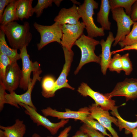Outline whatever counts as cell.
<instances>
[{"mask_svg": "<svg viewBox=\"0 0 137 137\" xmlns=\"http://www.w3.org/2000/svg\"><path fill=\"white\" fill-rule=\"evenodd\" d=\"M0 28L13 49L20 50L24 47L28 46L32 39L29 23L27 22L21 25L14 21L4 25H1Z\"/></svg>", "mask_w": 137, "mask_h": 137, "instance_id": "1", "label": "cell"}, {"mask_svg": "<svg viewBox=\"0 0 137 137\" xmlns=\"http://www.w3.org/2000/svg\"><path fill=\"white\" fill-rule=\"evenodd\" d=\"M98 3L94 0H85L78 7V13L85 26L87 36L92 38L105 35L103 29L97 27L94 22V10L98 8Z\"/></svg>", "mask_w": 137, "mask_h": 137, "instance_id": "2", "label": "cell"}, {"mask_svg": "<svg viewBox=\"0 0 137 137\" xmlns=\"http://www.w3.org/2000/svg\"><path fill=\"white\" fill-rule=\"evenodd\" d=\"M100 42L93 38L83 35L75 42L74 45L80 49L81 57L79 64L74 72L77 74L82 66L87 63L92 62L100 64V58L94 52L96 46Z\"/></svg>", "mask_w": 137, "mask_h": 137, "instance_id": "3", "label": "cell"}, {"mask_svg": "<svg viewBox=\"0 0 137 137\" xmlns=\"http://www.w3.org/2000/svg\"><path fill=\"white\" fill-rule=\"evenodd\" d=\"M33 26L40 35V42L37 44L38 50L51 42H57L60 44L62 35L63 25L59 22H55L52 25L47 26L35 22Z\"/></svg>", "mask_w": 137, "mask_h": 137, "instance_id": "4", "label": "cell"}, {"mask_svg": "<svg viewBox=\"0 0 137 137\" xmlns=\"http://www.w3.org/2000/svg\"><path fill=\"white\" fill-rule=\"evenodd\" d=\"M19 106L25 109V113L29 116L33 123L37 126H42L46 128L52 135L56 134L59 130L63 127L69 121V119H61L59 122L54 123L39 113L37 109L22 103L20 104Z\"/></svg>", "mask_w": 137, "mask_h": 137, "instance_id": "5", "label": "cell"}, {"mask_svg": "<svg viewBox=\"0 0 137 137\" xmlns=\"http://www.w3.org/2000/svg\"><path fill=\"white\" fill-rule=\"evenodd\" d=\"M111 11L112 18L117 24V33L113 45L115 46L119 42L123 40L129 33L131 27L135 22L130 15L126 14L123 8H116Z\"/></svg>", "mask_w": 137, "mask_h": 137, "instance_id": "6", "label": "cell"}, {"mask_svg": "<svg viewBox=\"0 0 137 137\" xmlns=\"http://www.w3.org/2000/svg\"><path fill=\"white\" fill-rule=\"evenodd\" d=\"M77 91L83 97H90L95 101L96 104L102 109L111 110L112 114L118 112V107L115 106L114 100L108 98L104 94L93 90L86 83H82Z\"/></svg>", "mask_w": 137, "mask_h": 137, "instance_id": "7", "label": "cell"}, {"mask_svg": "<svg viewBox=\"0 0 137 137\" xmlns=\"http://www.w3.org/2000/svg\"><path fill=\"white\" fill-rule=\"evenodd\" d=\"M40 77L39 75L35 73L31 83L29 85L28 89L24 93L21 95L17 94L14 91L9 94L6 93L5 96V104H8L17 108H19V104L22 103L27 105L36 109L31 98L32 91L36 82L40 81Z\"/></svg>", "mask_w": 137, "mask_h": 137, "instance_id": "8", "label": "cell"}, {"mask_svg": "<svg viewBox=\"0 0 137 137\" xmlns=\"http://www.w3.org/2000/svg\"><path fill=\"white\" fill-rule=\"evenodd\" d=\"M104 94L109 98L113 97H124L126 101L137 98V78H126L123 81L117 83L110 93Z\"/></svg>", "mask_w": 137, "mask_h": 137, "instance_id": "9", "label": "cell"}, {"mask_svg": "<svg viewBox=\"0 0 137 137\" xmlns=\"http://www.w3.org/2000/svg\"><path fill=\"white\" fill-rule=\"evenodd\" d=\"M90 115L95 119L107 129L113 137H119L116 131L112 127V123H113L117 127V119L111 116L108 111L105 110L95 103H93L88 107Z\"/></svg>", "mask_w": 137, "mask_h": 137, "instance_id": "10", "label": "cell"}, {"mask_svg": "<svg viewBox=\"0 0 137 137\" xmlns=\"http://www.w3.org/2000/svg\"><path fill=\"white\" fill-rule=\"evenodd\" d=\"M85 26L82 22L80 21L77 24H65L62 28V35L60 44L62 47L69 50L72 48L76 41L83 35Z\"/></svg>", "mask_w": 137, "mask_h": 137, "instance_id": "11", "label": "cell"}, {"mask_svg": "<svg viewBox=\"0 0 137 137\" xmlns=\"http://www.w3.org/2000/svg\"><path fill=\"white\" fill-rule=\"evenodd\" d=\"M41 111L45 117L50 116L56 117L58 119H73L80 120L82 122L90 115V113L89 108L87 107L81 108L77 111L66 109L65 112L58 111L50 107H48L42 109Z\"/></svg>", "mask_w": 137, "mask_h": 137, "instance_id": "12", "label": "cell"}, {"mask_svg": "<svg viewBox=\"0 0 137 137\" xmlns=\"http://www.w3.org/2000/svg\"><path fill=\"white\" fill-rule=\"evenodd\" d=\"M21 75V70L17 62H12L7 68L4 78L0 83L6 90L11 93L19 87Z\"/></svg>", "mask_w": 137, "mask_h": 137, "instance_id": "13", "label": "cell"}, {"mask_svg": "<svg viewBox=\"0 0 137 137\" xmlns=\"http://www.w3.org/2000/svg\"><path fill=\"white\" fill-rule=\"evenodd\" d=\"M20 55L22 59V67L21 70V75L19 87L24 91H27L28 86L31 83L32 79L30 77L31 73L34 68V62L29 58L25 46L20 50Z\"/></svg>", "mask_w": 137, "mask_h": 137, "instance_id": "14", "label": "cell"}, {"mask_svg": "<svg viewBox=\"0 0 137 137\" xmlns=\"http://www.w3.org/2000/svg\"><path fill=\"white\" fill-rule=\"evenodd\" d=\"M62 48L64 56L65 63L60 75L56 80L55 92L63 88H68L73 90H75L74 88L68 84L67 79L73 60L74 53L72 50H69L65 47H62Z\"/></svg>", "mask_w": 137, "mask_h": 137, "instance_id": "15", "label": "cell"}, {"mask_svg": "<svg viewBox=\"0 0 137 137\" xmlns=\"http://www.w3.org/2000/svg\"><path fill=\"white\" fill-rule=\"evenodd\" d=\"M115 38L113 33L110 31L106 40L102 39L100 42L102 48L101 53L99 56L100 58V64L101 72L104 75H106L112 58L110 50L112 44Z\"/></svg>", "mask_w": 137, "mask_h": 137, "instance_id": "16", "label": "cell"}, {"mask_svg": "<svg viewBox=\"0 0 137 137\" xmlns=\"http://www.w3.org/2000/svg\"><path fill=\"white\" fill-rule=\"evenodd\" d=\"M78 7L75 4L69 8H63L54 19L55 22H58L62 25L69 24L75 25L80 21V18L78 13Z\"/></svg>", "mask_w": 137, "mask_h": 137, "instance_id": "17", "label": "cell"}, {"mask_svg": "<svg viewBox=\"0 0 137 137\" xmlns=\"http://www.w3.org/2000/svg\"><path fill=\"white\" fill-rule=\"evenodd\" d=\"M111 8L109 0H101L100 9L97 14V21L104 30H110L111 23L109 16Z\"/></svg>", "mask_w": 137, "mask_h": 137, "instance_id": "18", "label": "cell"}, {"mask_svg": "<svg viewBox=\"0 0 137 137\" xmlns=\"http://www.w3.org/2000/svg\"><path fill=\"white\" fill-rule=\"evenodd\" d=\"M0 129L7 137H23L26 126L23 121L17 119L13 125L7 126L0 125Z\"/></svg>", "mask_w": 137, "mask_h": 137, "instance_id": "19", "label": "cell"}, {"mask_svg": "<svg viewBox=\"0 0 137 137\" xmlns=\"http://www.w3.org/2000/svg\"><path fill=\"white\" fill-rule=\"evenodd\" d=\"M33 0H18L16 12L19 19L22 21L31 16L34 13L32 6Z\"/></svg>", "mask_w": 137, "mask_h": 137, "instance_id": "20", "label": "cell"}, {"mask_svg": "<svg viewBox=\"0 0 137 137\" xmlns=\"http://www.w3.org/2000/svg\"><path fill=\"white\" fill-rule=\"evenodd\" d=\"M5 35L0 30V52L7 56L12 62H17L21 59L20 54L18 53L17 50L10 47L7 45L5 39Z\"/></svg>", "mask_w": 137, "mask_h": 137, "instance_id": "21", "label": "cell"}, {"mask_svg": "<svg viewBox=\"0 0 137 137\" xmlns=\"http://www.w3.org/2000/svg\"><path fill=\"white\" fill-rule=\"evenodd\" d=\"M56 81L54 77L50 75L45 76L41 83L42 96L46 98L53 97L55 95Z\"/></svg>", "mask_w": 137, "mask_h": 137, "instance_id": "22", "label": "cell"}, {"mask_svg": "<svg viewBox=\"0 0 137 137\" xmlns=\"http://www.w3.org/2000/svg\"><path fill=\"white\" fill-rule=\"evenodd\" d=\"M17 0H13L6 7L0 20L1 25H4L15 21L19 20L16 12Z\"/></svg>", "mask_w": 137, "mask_h": 137, "instance_id": "23", "label": "cell"}, {"mask_svg": "<svg viewBox=\"0 0 137 137\" xmlns=\"http://www.w3.org/2000/svg\"><path fill=\"white\" fill-rule=\"evenodd\" d=\"M117 119V127L119 130L121 131L123 128L125 129V133L128 134L131 133L133 130L137 127V121L131 122L125 120L120 116L118 112L112 115Z\"/></svg>", "mask_w": 137, "mask_h": 137, "instance_id": "24", "label": "cell"}, {"mask_svg": "<svg viewBox=\"0 0 137 137\" xmlns=\"http://www.w3.org/2000/svg\"><path fill=\"white\" fill-rule=\"evenodd\" d=\"M136 0H110L109 3L111 10L118 8H124L125 12L130 15L132 10V6Z\"/></svg>", "mask_w": 137, "mask_h": 137, "instance_id": "25", "label": "cell"}, {"mask_svg": "<svg viewBox=\"0 0 137 137\" xmlns=\"http://www.w3.org/2000/svg\"><path fill=\"white\" fill-rule=\"evenodd\" d=\"M118 44L122 48L126 46H131L137 44V21L133 25L132 30L122 41Z\"/></svg>", "mask_w": 137, "mask_h": 137, "instance_id": "26", "label": "cell"}, {"mask_svg": "<svg viewBox=\"0 0 137 137\" xmlns=\"http://www.w3.org/2000/svg\"><path fill=\"white\" fill-rule=\"evenodd\" d=\"M92 118L90 115L87 116L82 122L83 123L100 132L104 135L112 137L107 132L106 129L97 121Z\"/></svg>", "mask_w": 137, "mask_h": 137, "instance_id": "27", "label": "cell"}, {"mask_svg": "<svg viewBox=\"0 0 137 137\" xmlns=\"http://www.w3.org/2000/svg\"><path fill=\"white\" fill-rule=\"evenodd\" d=\"M122 56L118 53L115 54L109 64L108 68L112 72L116 71L118 73H120L123 70L121 60Z\"/></svg>", "mask_w": 137, "mask_h": 137, "instance_id": "28", "label": "cell"}, {"mask_svg": "<svg viewBox=\"0 0 137 137\" xmlns=\"http://www.w3.org/2000/svg\"><path fill=\"white\" fill-rule=\"evenodd\" d=\"M53 0H38L36 6L33 8L37 18L40 17L45 9L52 6Z\"/></svg>", "mask_w": 137, "mask_h": 137, "instance_id": "29", "label": "cell"}, {"mask_svg": "<svg viewBox=\"0 0 137 137\" xmlns=\"http://www.w3.org/2000/svg\"><path fill=\"white\" fill-rule=\"evenodd\" d=\"M11 63L7 56L0 52V81L4 79L7 68Z\"/></svg>", "mask_w": 137, "mask_h": 137, "instance_id": "30", "label": "cell"}, {"mask_svg": "<svg viewBox=\"0 0 137 137\" xmlns=\"http://www.w3.org/2000/svg\"><path fill=\"white\" fill-rule=\"evenodd\" d=\"M123 70L126 75H129L133 70L132 62L129 58L128 53L125 54L121 57Z\"/></svg>", "mask_w": 137, "mask_h": 137, "instance_id": "31", "label": "cell"}, {"mask_svg": "<svg viewBox=\"0 0 137 137\" xmlns=\"http://www.w3.org/2000/svg\"><path fill=\"white\" fill-rule=\"evenodd\" d=\"M80 130L89 135L91 137H105L102 133L83 123Z\"/></svg>", "mask_w": 137, "mask_h": 137, "instance_id": "32", "label": "cell"}, {"mask_svg": "<svg viewBox=\"0 0 137 137\" xmlns=\"http://www.w3.org/2000/svg\"><path fill=\"white\" fill-rule=\"evenodd\" d=\"M6 90L2 85L0 83V111L3 109L5 104V96L6 92Z\"/></svg>", "mask_w": 137, "mask_h": 137, "instance_id": "33", "label": "cell"}, {"mask_svg": "<svg viewBox=\"0 0 137 137\" xmlns=\"http://www.w3.org/2000/svg\"><path fill=\"white\" fill-rule=\"evenodd\" d=\"M13 0H0V20L1 19L4 12V8L6 6H7Z\"/></svg>", "mask_w": 137, "mask_h": 137, "instance_id": "34", "label": "cell"}, {"mask_svg": "<svg viewBox=\"0 0 137 137\" xmlns=\"http://www.w3.org/2000/svg\"><path fill=\"white\" fill-rule=\"evenodd\" d=\"M133 5L130 16L132 20L135 22L137 21V0Z\"/></svg>", "mask_w": 137, "mask_h": 137, "instance_id": "35", "label": "cell"}, {"mask_svg": "<svg viewBox=\"0 0 137 137\" xmlns=\"http://www.w3.org/2000/svg\"><path fill=\"white\" fill-rule=\"evenodd\" d=\"M131 50H137V44L131 46H126L120 49L112 51L111 52V53L112 54H114L119 52Z\"/></svg>", "mask_w": 137, "mask_h": 137, "instance_id": "36", "label": "cell"}, {"mask_svg": "<svg viewBox=\"0 0 137 137\" xmlns=\"http://www.w3.org/2000/svg\"><path fill=\"white\" fill-rule=\"evenodd\" d=\"M72 127L71 126L66 127L61 132L59 135L57 137H68V133L71 129ZM47 137H53L51 136H47Z\"/></svg>", "mask_w": 137, "mask_h": 137, "instance_id": "37", "label": "cell"}, {"mask_svg": "<svg viewBox=\"0 0 137 137\" xmlns=\"http://www.w3.org/2000/svg\"><path fill=\"white\" fill-rule=\"evenodd\" d=\"M71 137H91L88 134L85 133L81 130H79L76 132L74 135Z\"/></svg>", "mask_w": 137, "mask_h": 137, "instance_id": "38", "label": "cell"}, {"mask_svg": "<svg viewBox=\"0 0 137 137\" xmlns=\"http://www.w3.org/2000/svg\"><path fill=\"white\" fill-rule=\"evenodd\" d=\"M131 133L132 137H137V127L133 130Z\"/></svg>", "mask_w": 137, "mask_h": 137, "instance_id": "39", "label": "cell"}, {"mask_svg": "<svg viewBox=\"0 0 137 137\" xmlns=\"http://www.w3.org/2000/svg\"><path fill=\"white\" fill-rule=\"evenodd\" d=\"M62 1V0H53V2L57 7H59Z\"/></svg>", "mask_w": 137, "mask_h": 137, "instance_id": "40", "label": "cell"}, {"mask_svg": "<svg viewBox=\"0 0 137 137\" xmlns=\"http://www.w3.org/2000/svg\"><path fill=\"white\" fill-rule=\"evenodd\" d=\"M0 137H7L4 134L3 131L0 129Z\"/></svg>", "mask_w": 137, "mask_h": 137, "instance_id": "41", "label": "cell"}, {"mask_svg": "<svg viewBox=\"0 0 137 137\" xmlns=\"http://www.w3.org/2000/svg\"><path fill=\"white\" fill-rule=\"evenodd\" d=\"M31 137H41V136L39 134L37 133H34L32 135Z\"/></svg>", "mask_w": 137, "mask_h": 137, "instance_id": "42", "label": "cell"}, {"mask_svg": "<svg viewBox=\"0 0 137 137\" xmlns=\"http://www.w3.org/2000/svg\"><path fill=\"white\" fill-rule=\"evenodd\" d=\"M71 1L73 3H74V4H77V5H80V3L78 2H77V1H76V0H71Z\"/></svg>", "mask_w": 137, "mask_h": 137, "instance_id": "43", "label": "cell"}, {"mask_svg": "<svg viewBox=\"0 0 137 137\" xmlns=\"http://www.w3.org/2000/svg\"></svg>", "mask_w": 137, "mask_h": 137, "instance_id": "44", "label": "cell"}]
</instances>
